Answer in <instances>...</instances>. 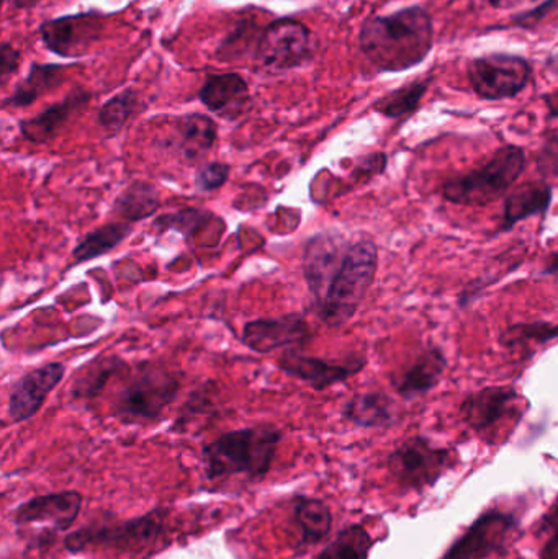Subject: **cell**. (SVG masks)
Segmentation results:
<instances>
[{"instance_id":"obj_1","label":"cell","mask_w":558,"mask_h":559,"mask_svg":"<svg viewBox=\"0 0 558 559\" xmlns=\"http://www.w3.org/2000/svg\"><path fill=\"white\" fill-rule=\"evenodd\" d=\"M435 48V22L422 5L370 15L359 29V49L376 74L418 68Z\"/></svg>"},{"instance_id":"obj_2","label":"cell","mask_w":558,"mask_h":559,"mask_svg":"<svg viewBox=\"0 0 558 559\" xmlns=\"http://www.w3.org/2000/svg\"><path fill=\"white\" fill-rule=\"evenodd\" d=\"M379 267V249L372 239L349 242L346 252L331 265L313 296L314 312L330 325L341 328L359 311Z\"/></svg>"},{"instance_id":"obj_3","label":"cell","mask_w":558,"mask_h":559,"mask_svg":"<svg viewBox=\"0 0 558 559\" xmlns=\"http://www.w3.org/2000/svg\"><path fill=\"white\" fill-rule=\"evenodd\" d=\"M282 432L274 426H254L231 430L203 447L202 459L210 481L245 476L261 481L271 472Z\"/></svg>"},{"instance_id":"obj_4","label":"cell","mask_w":558,"mask_h":559,"mask_svg":"<svg viewBox=\"0 0 558 559\" xmlns=\"http://www.w3.org/2000/svg\"><path fill=\"white\" fill-rule=\"evenodd\" d=\"M527 167L524 147L507 144L495 151L477 169L451 177L441 187L442 197L455 205L485 206L508 195Z\"/></svg>"},{"instance_id":"obj_5","label":"cell","mask_w":558,"mask_h":559,"mask_svg":"<svg viewBox=\"0 0 558 559\" xmlns=\"http://www.w3.org/2000/svg\"><path fill=\"white\" fill-rule=\"evenodd\" d=\"M169 509L153 511L133 519L111 521L108 515L82 525L64 538L69 554H85L92 550L143 551L163 537L167 531Z\"/></svg>"},{"instance_id":"obj_6","label":"cell","mask_w":558,"mask_h":559,"mask_svg":"<svg viewBox=\"0 0 558 559\" xmlns=\"http://www.w3.org/2000/svg\"><path fill=\"white\" fill-rule=\"evenodd\" d=\"M82 502L81 492L72 489L28 499L13 512L16 535L28 548L45 550L52 547L56 538L74 525Z\"/></svg>"},{"instance_id":"obj_7","label":"cell","mask_w":558,"mask_h":559,"mask_svg":"<svg viewBox=\"0 0 558 559\" xmlns=\"http://www.w3.org/2000/svg\"><path fill=\"white\" fill-rule=\"evenodd\" d=\"M180 380L159 364L141 365L130 383L117 394L115 414L127 424L153 423L176 401Z\"/></svg>"},{"instance_id":"obj_8","label":"cell","mask_w":558,"mask_h":559,"mask_svg":"<svg viewBox=\"0 0 558 559\" xmlns=\"http://www.w3.org/2000/svg\"><path fill=\"white\" fill-rule=\"evenodd\" d=\"M451 449L435 445L423 436L400 443L387 460L390 476L403 491L422 492L435 488L439 479L454 466Z\"/></svg>"},{"instance_id":"obj_9","label":"cell","mask_w":558,"mask_h":559,"mask_svg":"<svg viewBox=\"0 0 558 559\" xmlns=\"http://www.w3.org/2000/svg\"><path fill=\"white\" fill-rule=\"evenodd\" d=\"M533 66L530 59L511 52L475 56L467 64L472 91L482 100L500 102L518 97L530 85Z\"/></svg>"},{"instance_id":"obj_10","label":"cell","mask_w":558,"mask_h":559,"mask_svg":"<svg viewBox=\"0 0 558 559\" xmlns=\"http://www.w3.org/2000/svg\"><path fill=\"white\" fill-rule=\"evenodd\" d=\"M313 56L311 29L300 20L282 16L262 28L254 61L268 71L284 72L308 64Z\"/></svg>"},{"instance_id":"obj_11","label":"cell","mask_w":558,"mask_h":559,"mask_svg":"<svg viewBox=\"0 0 558 559\" xmlns=\"http://www.w3.org/2000/svg\"><path fill=\"white\" fill-rule=\"evenodd\" d=\"M521 521L514 512L491 508L482 512L439 559H488L503 555L517 540Z\"/></svg>"},{"instance_id":"obj_12","label":"cell","mask_w":558,"mask_h":559,"mask_svg":"<svg viewBox=\"0 0 558 559\" xmlns=\"http://www.w3.org/2000/svg\"><path fill=\"white\" fill-rule=\"evenodd\" d=\"M107 19V13L100 10H87L45 20L38 28L39 39L59 58H82L104 35Z\"/></svg>"},{"instance_id":"obj_13","label":"cell","mask_w":558,"mask_h":559,"mask_svg":"<svg viewBox=\"0 0 558 559\" xmlns=\"http://www.w3.org/2000/svg\"><path fill=\"white\" fill-rule=\"evenodd\" d=\"M64 373L66 367L61 361H51L22 374L10 390L9 416L12 423L22 424L35 417L48 394L61 383Z\"/></svg>"},{"instance_id":"obj_14","label":"cell","mask_w":558,"mask_h":559,"mask_svg":"<svg viewBox=\"0 0 558 559\" xmlns=\"http://www.w3.org/2000/svg\"><path fill=\"white\" fill-rule=\"evenodd\" d=\"M278 367L288 377L310 384L313 390L323 391L359 373L366 367V358L353 357L340 364V361L323 360V358L308 357V355L288 350L282 355Z\"/></svg>"},{"instance_id":"obj_15","label":"cell","mask_w":558,"mask_h":559,"mask_svg":"<svg viewBox=\"0 0 558 559\" xmlns=\"http://www.w3.org/2000/svg\"><path fill=\"white\" fill-rule=\"evenodd\" d=\"M311 337L310 325L304 316L285 314L281 318L256 319L246 322L242 342L258 354H271L277 348L298 345Z\"/></svg>"},{"instance_id":"obj_16","label":"cell","mask_w":558,"mask_h":559,"mask_svg":"<svg viewBox=\"0 0 558 559\" xmlns=\"http://www.w3.org/2000/svg\"><path fill=\"white\" fill-rule=\"evenodd\" d=\"M520 400L517 388L487 386L467 394L461 403V416L474 432L487 436L507 419Z\"/></svg>"},{"instance_id":"obj_17","label":"cell","mask_w":558,"mask_h":559,"mask_svg":"<svg viewBox=\"0 0 558 559\" xmlns=\"http://www.w3.org/2000/svg\"><path fill=\"white\" fill-rule=\"evenodd\" d=\"M199 100L212 114L228 121L242 117L252 102L248 82L238 72L206 75L199 91Z\"/></svg>"},{"instance_id":"obj_18","label":"cell","mask_w":558,"mask_h":559,"mask_svg":"<svg viewBox=\"0 0 558 559\" xmlns=\"http://www.w3.org/2000/svg\"><path fill=\"white\" fill-rule=\"evenodd\" d=\"M91 100V92L84 91V88H72L62 100L56 102L51 107L45 108L41 114L20 121V134H22L28 143H49L52 138L58 136V134L64 130L66 124H68L75 115L82 114V111L87 108Z\"/></svg>"},{"instance_id":"obj_19","label":"cell","mask_w":558,"mask_h":559,"mask_svg":"<svg viewBox=\"0 0 558 559\" xmlns=\"http://www.w3.org/2000/svg\"><path fill=\"white\" fill-rule=\"evenodd\" d=\"M448 368V358L439 347H429L423 352L409 367L396 371L390 377L392 386L403 400H416L425 396L438 386Z\"/></svg>"},{"instance_id":"obj_20","label":"cell","mask_w":558,"mask_h":559,"mask_svg":"<svg viewBox=\"0 0 558 559\" xmlns=\"http://www.w3.org/2000/svg\"><path fill=\"white\" fill-rule=\"evenodd\" d=\"M343 417L364 429H390L402 420V407L383 391H366L344 404Z\"/></svg>"},{"instance_id":"obj_21","label":"cell","mask_w":558,"mask_h":559,"mask_svg":"<svg viewBox=\"0 0 558 559\" xmlns=\"http://www.w3.org/2000/svg\"><path fill=\"white\" fill-rule=\"evenodd\" d=\"M554 190L547 180H531L508 192L504 199L503 222L498 233L511 231L518 223L533 216H546L553 205Z\"/></svg>"},{"instance_id":"obj_22","label":"cell","mask_w":558,"mask_h":559,"mask_svg":"<svg viewBox=\"0 0 558 559\" xmlns=\"http://www.w3.org/2000/svg\"><path fill=\"white\" fill-rule=\"evenodd\" d=\"M218 127L202 114H187L174 121L173 143L187 164L200 163L215 146Z\"/></svg>"},{"instance_id":"obj_23","label":"cell","mask_w":558,"mask_h":559,"mask_svg":"<svg viewBox=\"0 0 558 559\" xmlns=\"http://www.w3.org/2000/svg\"><path fill=\"white\" fill-rule=\"evenodd\" d=\"M292 521L297 525L298 547L320 545L333 531V512L327 502L308 496H297L292 502Z\"/></svg>"},{"instance_id":"obj_24","label":"cell","mask_w":558,"mask_h":559,"mask_svg":"<svg viewBox=\"0 0 558 559\" xmlns=\"http://www.w3.org/2000/svg\"><path fill=\"white\" fill-rule=\"evenodd\" d=\"M69 66L39 64V62H32L29 64L28 74L13 87L12 94L3 98V108H25L35 104L43 95L58 88L66 81V71Z\"/></svg>"},{"instance_id":"obj_25","label":"cell","mask_w":558,"mask_h":559,"mask_svg":"<svg viewBox=\"0 0 558 559\" xmlns=\"http://www.w3.org/2000/svg\"><path fill=\"white\" fill-rule=\"evenodd\" d=\"M159 206V192L156 187L144 180H134L115 200L114 212L128 222L136 223L153 216Z\"/></svg>"},{"instance_id":"obj_26","label":"cell","mask_w":558,"mask_h":559,"mask_svg":"<svg viewBox=\"0 0 558 559\" xmlns=\"http://www.w3.org/2000/svg\"><path fill=\"white\" fill-rule=\"evenodd\" d=\"M429 85H431V79H418L402 87L393 88L392 92L373 102V111L390 120L409 117L418 110Z\"/></svg>"},{"instance_id":"obj_27","label":"cell","mask_w":558,"mask_h":559,"mask_svg":"<svg viewBox=\"0 0 558 559\" xmlns=\"http://www.w3.org/2000/svg\"><path fill=\"white\" fill-rule=\"evenodd\" d=\"M131 231L133 228L127 223H110V225L100 226V228L87 233L84 238L79 239L74 251H72L74 264H84L92 259L108 254L118 245H121L131 235Z\"/></svg>"},{"instance_id":"obj_28","label":"cell","mask_w":558,"mask_h":559,"mask_svg":"<svg viewBox=\"0 0 558 559\" xmlns=\"http://www.w3.org/2000/svg\"><path fill=\"white\" fill-rule=\"evenodd\" d=\"M373 545L370 532L363 524H354L343 528L317 559H369Z\"/></svg>"},{"instance_id":"obj_29","label":"cell","mask_w":558,"mask_h":559,"mask_svg":"<svg viewBox=\"0 0 558 559\" xmlns=\"http://www.w3.org/2000/svg\"><path fill=\"white\" fill-rule=\"evenodd\" d=\"M141 97L136 88H124L120 94L108 98L98 110V127L104 130L107 138L117 136L124 124L140 111Z\"/></svg>"},{"instance_id":"obj_30","label":"cell","mask_w":558,"mask_h":559,"mask_svg":"<svg viewBox=\"0 0 558 559\" xmlns=\"http://www.w3.org/2000/svg\"><path fill=\"white\" fill-rule=\"evenodd\" d=\"M262 28H259L252 20L236 23L235 28L219 41L216 58L226 62L242 61L248 56L254 59Z\"/></svg>"},{"instance_id":"obj_31","label":"cell","mask_w":558,"mask_h":559,"mask_svg":"<svg viewBox=\"0 0 558 559\" xmlns=\"http://www.w3.org/2000/svg\"><path fill=\"white\" fill-rule=\"evenodd\" d=\"M558 338V322L534 321L518 322L504 329L500 335L503 347H530L531 344L544 345Z\"/></svg>"},{"instance_id":"obj_32","label":"cell","mask_w":558,"mask_h":559,"mask_svg":"<svg viewBox=\"0 0 558 559\" xmlns=\"http://www.w3.org/2000/svg\"><path fill=\"white\" fill-rule=\"evenodd\" d=\"M124 367L123 361L117 357L100 358L92 361L82 370V377L74 381L72 394L81 400H88L91 396L100 393L104 384L111 374L117 373L118 368Z\"/></svg>"},{"instance_id":"obj_33","label":"cell","mask_w":558,"mask_h":559,"mask_svg":"<svg viewBox=\"0 0 558 559\" xmlns=\"http://www.w3.org/2000/svg\"><path fill=\"white\" fill-rule=\"evenodd\" d=\"M537 558L558 559V496L534 525Z\"/></svg>"},{"instance_id":"obj_34","label":"cell","mask_w":558,"mask_h":559,"mask_svg":"<svg viewBox=\"0 0 558 559\" xmlns=\"http://www.w3.org/2000/svg\"><path fill=\"white\" fill-rule=\"evenodd\" d=\"M210 219H212V213L203 212V210L199 209H186L161 216V218L154 222V228L159 233L173 229V231L180 233L186 238H192L197 229L205 225Z\"/></svg>"},{"instance_id":"obj_35","label":"cell","mask_w":558,"mask_h":559,"mask_svg":"<svg viewBox=\"0 0 558 559\" xmlns=\"http://www.w3.org/2000/svg\"><path fill=\"white\" fill-rule=\"evenodd\" d=\"M231 167L228 164L213 160L205 163L197 169L195 186L200 192H213V190L222 189L229 179Z\"/></svg>"},{"instance_id":"obj_36","label":"cell","mask_w":558,"mask_h":559,"mask_svg":"<svg viewBox=\"0 0 558 559\" xmlns=\"http://www.w3.org/2000/svg\"><path fill=\"white\" fill-rule=\"evenodd\" d=\"M534 163L544 180L558 179V133L544 138V143L534 154Z\"/></svg>"},{"instance_id":"obj_37","label":"cell","mask_w":558,"mask_h":559,"mask_svg":"<svg viewBox=\"0 0 558 559\" xmlns=\"http://www.w3.org/2000/svg\"><path fill=\"white\" fill-rule=\"evenodd\" d=\"M22 52L13 48L12 43L3 41L0 45V84L5 87L9 79L19 71Z\"/></svg>"},{"instance_id":"obj_38","label":"cell","mask_w":558,"mask_h":559,"mask_svg":"<svg viewBox=\"0 0 558 559\" xmlns=\"http://www.w3.org/2000/svg\"><path fill=\"white\" fill-rule=\"evenodd\" d=\"M557 0H546V2L541 3L536 9L530 10L526 13H520V15H514L511 22L514 23L513 26H520V28L531 29L533 28V23H539L543 20V16H546L547 10L553 9L556 5Z\"/></svg>"},{"instance_id":"obj_39","label":"cell","mask_w":558,"mask_h":559,"mask_svg":"<svg viewBox=\"0 0 558 559\" xmlns=\"http://www.w3.org/2000/svg\"><path fill=\"white\" fill-rule=\"evenodd\" d=\"M544 107H546L547 118L557 120L558 118V88L547 92L543 95Z\"/></svg>"},{"instance_id":"obj_40","label":"cell","mask_w":558,"mask_h":559,"mask_svg":"<svg viewBox=\"0 0 558 559\" xmlns=\"http://www.w3.org/2000/svg\"><path fill=\"white\" fill-rule=\"evenodd\" d=\"M544 277H550L556 282L558 288V252L556 254L550 255L549 261H547L546 267L543 271Z\"/></svg>"},{"instance_id":"obj_41","label":"cell","mask_w":558,"mask_h":559,"mask_svg":"<svg viewBox=\"0 0 558 559\" xmlns=\"http://www.w3.org/2000/svg\"><path fill=\"white\" fill-rule=\"evenodd\" d=\"M546 71L558 78V52H553V55L546 59Z\"/></svg>"},{"instance_id":"obj_42","label":"cell","mask_w":558,"mask_h":559,"mask_svg":"<svg viewBox=\"0 0 558 559\" xmlns=\"http://www.w3.org/2000/svg\"><path fill=\"white\" fill-rule=\"evenodd\" d=\"M491 7L495 9H508V7H513L518 0H488Z\"/></svg>"}]
</instances>
